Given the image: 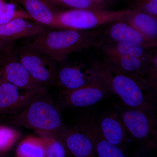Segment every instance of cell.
<instances>
[{
    "mask_svg": "<svg viewBox=\"0 0 157 157\" xmlns=\"http://www.w3.org/2000/svg\"><path fill=\"white\" fill-rule=\"evenodd\" d=\"M45 95L14 115L12 122L19 126L33 130L39 136L50 135L57 138L67 127L58 107L44 99Z\"/></svg>",
    "mask_w": 157,
    "mask_h": 157,
    "instance_id": "3",
    "label": "cell"
},
{
    "mask_svg": "<svg viewBox=\"0 0 157 157\" xmlns=\"http://www.w3.org/2000/svg\"><path fill=\"white\" fill-rule=\"evenodd\" d=\"M137 157V156H134V157Z\"/></svg>",
    "mask_w": 157,
    "mask_h": 157,
    "instance_id": "28",
    "label": "cell"
},
{
    "mask_svg": "<svg viewBox=\"0 0 157 157\" xmlns=\"http://www.w3.org/2000/svg\"><path fill=\"white\" fill-rule=\"evenodd\" d=\"M3 78L13 85L24 89H32L42 86L35 80L19 62L15 52H11L1 62Z\"/></svg>",
    "mask_w": 157,
    "mask_h": 157,
    "instance_id": "11",
    "label": "cell"
},
{
    "mask_svg": "<svg viewBox=\"0 0 157 157\" xmlns=\"http://www.w3.org/2000/svg\"><path fill=\"white\" fill-rule=\"evenodd\" d=\"M57 139L67 152L74 157H97L92 142L77 126L70 129L66 128Z\"/></svg>",
    "mask_w": 157,
    "mask_h": 157,
    "instance_id": "13",
    "label": "cell"
},
{
    "mask_svg": "<svg viewBox=\"0 0 157 157\" xmlns=\"http://www.w3.org/2000/svg\"><path fill=\"white\" fill-rule=\"evenodd\" d=\"M131 8L157 17V0H131Z\"/></svg>",
    "mask_w": 157,
    "mask_h": 157,
    "instance_id": "24",
    "label": "cell"
},
{
    "mask_svg": "<svg viewBox=\"0 0 157 157\" xmlns=\"http://www.w3.org/2000/svg\"><path fill=\"white\" fill-rule=\"evenodd\" d=\"M17 18L33 21L23 8L14 0H0V25Z\"/></svg>",
    "mask_w": 157,
    "mask_h": 157,
    "instance_id": "20",
    "label": "cell"
},
{
    "mask_svg": "<svg viewBox=\"0 0 157 157\" xmlns=\"http://www.w3.org/2000/svg\"><path fill=\"white\" fill-rule=\"evenodd\" d=\"M46 86L32 89L20 88L6 81L0 82V113L15 115L38 98L46 94Z\"/></svg>",
    "mask_w": 157,
    "mask_h": 157,
    "instance_id": "7",
    "label": "cell"
},
{
    "mask_svg": "<svg viewBox=\"0 0 157 157\" xmlns=\"http://www.w3.org/2000/svg\"><path fill=\"white\" fill-rule=\"evenodd\" d=\"M0 65H1V64H0ZM0 69H1V67H0Z\"/></svg>",
    "mask_w": 157,
    "mask_h": 157,
    "instance_id": "30",
    "label": "cell"
},
{
    "mask_svg": "<svg viewBox=\"0 0 157 157\" xmlns=\"http://www.w3.org/2000/svg\"><path fill=\"white\" fill-rule=\"evenodd\" d=\"M100 48H101L103 57L118 55L149 59L155 52L153 49L129 42L104 43Z\"/></svg>",
    "mask_w": 157,
    "mask_h": 157,
    "instance_id": "18",
    "label": "cell"
},
{
    "mask_svg": "<svg viewBox=\"0 0 157 157\" xmlns=\"http://www.w3.org/2000/svg\"><path fill=\"white\" fill-rule=\"evenodd\" d=\"M19 137L20 133L17 130L0 124V153L9 149Z\"/></svg>",
    "mask_w": 157,
    "mask_h": 157,
    "instance_id": "23",
    "label": "cell"
},
{
    "mask_svg": "<svg viewBox=\"0 0 157 157\" xmlns=\"http://www.w3.org/2000/svg\"><path fill=\"white\" fill-rule=\"evenodd\" d=\"M19 62L35 80L47 86L56 85L57 63L39 51L24 45L15 52Z\"/></svg>",
    "mask_w": 157,
    "mask_h": 157,
    "instance_id": "5",
    "label": "cell"
},
{
    "mask_svg": "<svg viewBox=\"0 0 157 157\" xmlns=\"http://www.w3.org/2000/svg\"><path fill=\"white\" fill-rule=\"evenodd\" d=\"M29 15L32 19L50 29H55L53 6L47 0H14Z\"/></svg>",
    "mask_w": 157,
    "mask_h": 157,
    "instance_id": "16",
    "label": "cell"
},
{
    "mask_svg": "<svg viewBox=\"0 0 157 157\" xmlns=\"http://www.w3.org/2000/svg\"><path fill=\"white\" fill-rule=\"evenodd\" d=\"M155 112L146 109L128 108L119 115L128 134L135 140L152 147L157 139Z\"/></svg>",
    "mask_w": 157,
    "mask_h": 157,
    "instance_id": "6",
    "label": "cell"
},
{
    "mask_svg": "<svg viewBox=\"0 0 157 157\" xmlns=\"http://www.w3.org/2000/svg\"><path fill=\"white\" fill-rule=\"evenodd\" d=\"M17 157H45L44 141L41 137H26L17 146Z\"/></svg>",
    "mask_w": 157,
    "mask_h": 157,
    "instance_id": "19",
    "label": "cell"
},
{
    "mask_svg": "<svg viewBox=\"0 0 157 157\" xmlns=\"http://www.w3.org/2000/svg\"><path fill=\"white\" fill-rule=\"evenodd\" d=\"M144 36L157 42V17L132 9H127L123 19Z\"/></svg>",
    "mask_w": 157,
    "mask_h": 157,
    "instance_id": "17",
    "label": "cell"
},
{
    "mask_svg": "<svg viewBox=\"0 0 157 157\" xmlns=\"http://www.w3.org/2000/svg\"><path fill=\"white\" fill-rule=\"evenodd\" d=\"M89 64L127 107L155 111L157 90L151 86L119 70L103 58L91 59Z\"/></svg>",
    "mask_w": 157,
    "mask_h": 157,
    "instance_id": "1",
    "label": "cell"
},
{
    "mask_svg": "<svg viewBox=\"0 0 157 157\" xmlns=\"http://www.w3.org/2000/svg\"><path fill=\"white\" fill-rule=\"evenodd\" d=\"M29 38L25 45L45 54L59 64L67 61L71 54L100 48L102 44L99 28L89 31L48 29Z\"/></svg>",
    "mask_w": 157,
    "mask_h": 157,
    "instance_id": "2",
    "label": "cell"
},
{
    "mask_svg": "<svg viewBox=\"0 0 157 157\" xmlns=\"http://www.w3.org/2000/svg\"><path fill=\"white\" fill-rule=\"evenodd\" d=\"M102 45L104 43L129 42L156 48L157 42L144 36L123 19L109 23L99 28Z\"/></svg>",
    "mask_w": 157,
    "mask_h": 157,
    "instance_id": "10",
    "label": "cell"
},
{
    "mask_svg": "<svg viewBox=\"0 0 157 157\" xmlns=\"http://www.w3.org/2000/svg\"><path fill=\"white\" fill-rule=\"evenodd\" d=\"M48 29L34 21L17 18L0 25V38L13 42L17 39L35 36Z\"/></svg>",
    "mask_w": 157,
    "mask_h": 157,
    "instance_id": "12",
    "label": "cell"
},
{
    "mask_svg": "<svg viewBox=\"0 0 157 157\" xmlns=\"http://www.w3.org/2000/svg\"><path fill=\"white\" fill-rule=\"evenodd\" d=\"M110 90L100 78L81 87L72 90H63L59 94L58 108H80L90 107L106 98Z\"/></svg>",
    "mask_w": 157,
    "mask_h": 157,
    "instance_id": "8",
    "label": "cell"
},
{
    "mask_svg": "<svg viewBox=\"0 0 157 157\" xmlns=\"http://www.w3.org/2000/svg\"><path fill=\"white\" fill-rule=\"evenodd\" d=\"M45 144V157H66L67 151L56 137L50 135L40 136Z\"/></svg>",
    "mask_w": 157,
    "mask_h": 157,
    "instance_id": "21",
    "label": "cell"
},
{
    "mask_svg": "<svg viewBox=\"0 0 157 157\" xmlns=\"http://www.w3.org/2000/svg\"><path fill=\"white\" fill-rule=\"evenodd\" d=\"M95 70L89 64L80 62H68L58 68L56 84L63 90H72L81 87L98 80Z\"/></svg>",
    "mask_w": 157,
    "mask_h": 157,
    "instance_id": "9",
    "label": "cell"
},
{
    "mask_svg": "<svg viewBox=\"0 0 157 157\" xmlns=\"http://www.w3.org/2000/svg\"><path fill=\"white\" fill-rule=\"evenodd\" d=\"M52 5H59L71 9H107V6L89 0H47Z\"/></svg>",
    "mask_w": 157,
    "mask_h": 157,
    "instance_id": "22",
    "label": "cell"
},
{
    "mask_svg": "<svg viewBox=\"0 0 157 157\" xmlns=\"http://www.w3.org/2000/svg\"><path fill=\"white\" fill-rule=\"evenodd\" d=\"M95 118L100 132L108 142L120 148L125 144L128 133L118 113L109 112Z\"/></svg>",
    "mask_w": 157,
    "mask_h": 157,
    "instance_id": "14",
    "label": "cell"
},
{
    "mask_svg": "<svg viewBox=\"0 0 157 157\" xmlns=\"http://www.w3.org/2000/svg\"><path fill=\"white\" fill-rule=\"evenodd\" d=\"M94 2L98 3L101 5L108 6V5H110L111 3L115 2H117L118 0H89Z\"/></svg>",
    "mask_w": 157,
    "mask_h": 157,
    "instance_id": "26",
    "label": "cell"
},
{
    "mask_svg": "<svg viewBox=\"0 0 157 157\" xmlns=\"http://www.w3.org/2000/svg\"><path fill=\"white\" fill-rule=\"evenodd\" d=\"M2 71L1 68V69H0V82L2 80Z\"/></svg>",
    "mask_w": 157,
    "mask_h": 157,
    "instance_id": "27",
    "label": "cell"
},
{
    "mask_svg": "<svg viewBox=\"0 0 157 157\" xmlns=\"http://www.w3.org/2000/svg\"><path fill=\"white\" fill-rule=\"evenodd\" d=\"M12 42H6L0 38V60L1 62L11 52Z\"/></svg>",
    "mask_w": 157,
    "mask_h": 157,
    "instance_id": "25",
    "label": "cell"
},
{
    "mask_svg": "<svg viewBox=\"0 0 157 157\" xmlns=\"http://www.w3.org/2000/svg\"><path fill=\"white\" fill-rule=\"evenodd\" d=\"M126 9L109 11L107 9H70L57 11L55 29L89 31L97 29L109 23L123 20Z\"/></svg>",
    "mask_w": 157,
    "mask_h": 157,
    "instance_id": "4",
    "label": "cell"
},
{
    "mask_svg": "<svg viewBox=\"0 0 157 157\" xmlns=\"http://www.w3.org/2000/svg\"><path fill=\"white\" fill-rule=\"evenodd\" d=\"M152 57L149 59H145L114 55L103 57V58L119 70L148 83L154 88L149 82L147 78V70Z\"/></svg>",
    "mask_w": 157,
    "mask_h": 157,
    "instance_id": "15",
    "label": "cell"
},
{
    "mask_svg": "<svg viewBox=\"0 0 157 157\" xmlns=\"http://www.w3.org/2000/svg\"><path fill=\"white\" fill-rule=\"evenodd\" d=\"M0 64H1V63H0Z\"/></svg>",
    "mask_w": 157,
    "mask_h": 157,
    "instance_id": "31",
    "label": "cell"
},
{
    "mask_svg": "<svg viewBox=\"0 0 157 157\" xmlns=\"http://www.w3.org/2000/svg\"><path fill=\"white\" fill-rule=\"evenodd\" d=\"M1 63V61L0 60V63Z\"/></svg>",
    "mask_w": 157,
    "mask_h": 157,
    "instance_id": "29",
    "label": "cell"
}]
</instances>
